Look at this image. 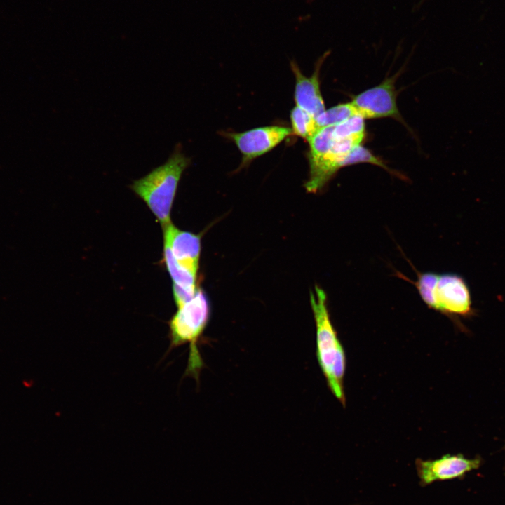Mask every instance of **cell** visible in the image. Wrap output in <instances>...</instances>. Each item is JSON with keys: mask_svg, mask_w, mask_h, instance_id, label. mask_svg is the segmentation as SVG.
I'll list each match as a JSON object with an SVG mask.
<instances>
[{"mask_svg": "<svg viewBox=\"0 0 505 505\" xmlns=\"http://www.w3.org/2000/svg\"><path fill=\"white\" fill-rule=\"evenodd\" d=\"M327 300L325 292L316 285L310 302L316 328V355L331 392L344 405L345 354L331 322Z\"/></svg>", "mask_w": 505, "mask_h": 505, "instance_id": "6da1fadb", "label": "cell"}, {"mask_svg": "<svg viewBox=\"0 0 505 505\" xmlns=\"http://www.w3.org/2000/svg\"><path fill=\"white\" fill-rule=\"evenodd\" d=\"M191 159L177 146L168 160L133 182L130 189L140 197L163 228L170 223V215L178 183Z\"/></svg>", "mask_w": 505, "mask_h": 505, "instance_id": "7a4b0ae2", "label": "cell"}, {"mask_svg": "<svg viewBox=\"0 0 505 505\" xmlns=\"http://www.w3.org/2000/svg\"><path fill=\"white\" fill-rule=\"evenodd\" d=\"M415 271L416 281L409 279L399 271H396V275L415 285L429 308L450 317H467L473 314L470 290L461 276Z\"/></svg>", "mask_w": 505, "mask_h": 505, "instance_id": "3957f363", "label": "cell"}, {"mask_svg": "<svg viewBox=\"0 0 505 505\" xmlns=\"http://www.w3.org/2000/svg\"><path fill=\"white\" fill-rule=\"evenodd\" d=\"M210 307L203 291L197 289L194 296L178 307L169 322L170 349L189 344V357L187 374L198 377L203 362L198 342L208 324Z\"/></svg>", "mask_w": 505, "mask_h": 505, "instance_id": "277c9868", "label": "cell"}, {"mask_svg": "<svg viewBox=\"0 0 505 505\" xmlns=\"http://www.w3.org/2000/svg\"><path fill=\"white\" fill-rule=\"evenodd\" d=\"M224 135L236 145L242 154L241 164L244 166L275 148L292 135V131L288 127L267 126Z\"/></svg>", "mask_w": 505, "mask_h": 505, "instance_id": "5b68a950", "label": "cell"}, {"mask_svg": "<svg viewBox=\"0 0 505 505\" xmlns=\"http://www.w3.org/2000/svg\"><path fill=\"white\" fill-rule=\"evenodd\" d=\"M351 102L364 119L400 118L393 78L386 79L378 86L361 93Z\"/></svg>", "mask_w": 505, "mask_h": 505, "instance_id": "8992f818", "label": "cell"}, {"mask_svg": "<svg viewBox=\"0 0 505 505\" xmlns=\"http://www.w3.org/2000/svg\"><path fill=\"white\" fill-rule=\"evenodd\" d=\"M415 465L419 483L424 487L437 480L460 478L466 473L477 469L480 461L465 458L462 454H446L433 460L417 459Z\"/></svg>", "mask_w": 505, "mask_h": 505, "instance_id": "52a82bcc", "label": "cell"}, {"mask_svg": "<svg viewBox=\"0 0 505 505\" xmlns=\"http://www.w3.org/2000/svg\"><path fill=\"white\" fill-rule=\"evenodd\" d=\"M164 244L175 260L188 271L197 274L201 252L200 236L178 229L171 223L163 227Z\"/></svg>", "mask_w": 505, "mask_h": 505, "instance_id": "ba28073f", "label": "cell"}, {"mask_svg": "<svg viewBox=\"0 0 505 505\" xmlns=\"http://www.w3.org/2000/svg\"><path fill=\"white\" fill-rule=\"evenodd\" d=\"M318 62L313 74L304 75L295 62L291 69L295 77V101L296 106L316 119L325 109V103L320 88V68Z\"/></svg>", "mask_w": 505, "mask_h": 505, "instance_id": "9c48e42d", "label": "cell"}, {"mask_svg": "<svg viewBox=\"0 0 505 505\" xmlns=\"http://www.w3.org/2000/svg\"><path fill=\"white\" fill-rule=\"evenodd\" d=\"M164 260L173 284L183 289L195 292L196 291V274L184 269L175 260L169 247L164 244Z\"/></svg>", "mask_w": 505, "mask_h": 505, "instance_id": "30bf717a", "label": "cell"}, {"mask_svg": "<svg viewBox=\"0 0 505 505\" xmlns=\"http://www.w3.org/2000/svg\"><path fill=\"white\" fill-rule=\"evenodd\" d=\"M290 121L292 134L307 141L321 128L315 118L297 106L291 110Z\"/></svg>", "mask_w": 505, "mask_h": 505, "instance_id": "8fae6325", "label": "cell"}, {"mask_svg": "<svg viewBox=\"0 0 505 505\" xmlns=\"http://www.w3.org/2000/svg\"><path fill=\"white\" fill-rule=\"evenodd\" d=\"M358 115L351 102L342 103L325 110L316 119L319 128L339 124L347 119Z\"/></svg>", "mask_w": 505, "mask_h": 505, "instance_id": "7c38bea8", "label": "cell"}, {"mask_svg": "<svg viewBox=\"0 0 505 505\" xmlns=\"http://www.w3.org/2000/svg\"><path fill=\"white\" fill-rule=\"evenodd\" d=\"M364 120L362 116L356 115L334 126L332 136L340 139H354L362 142L365 131Z\"/></svg>", "mask_w": 505, "mask_h": 505, "instance_id": "4fadbf2b", "label": "cell"}, {"mask_svg": "<svg viewBox=\"0 0 505 505\" xmlns=\"http://www.w3.org/2000/svg\"><path fill=\"white\" fill-rule=\"evenodd\" d=\"M359 163H369L388 169L379 158L373 155L370 150L361 144L355 147L347 154L342 162V168Z\"/></svg>", "mask_w": 505, "mask_h": 505, "instance_id": "5bb4252c", "label": "cell"}]
</instances>
